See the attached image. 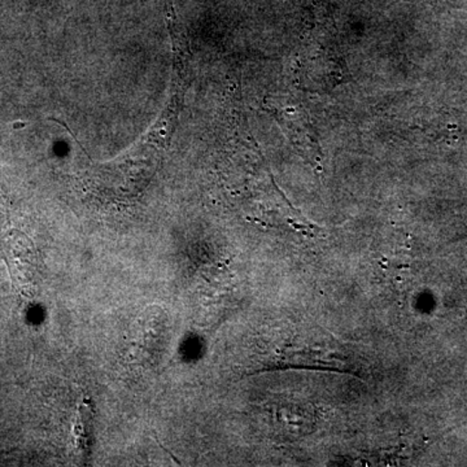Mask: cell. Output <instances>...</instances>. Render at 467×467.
I'll return each instance as SVG.
<instances>
[{"instance_id": "7a4b0ae2", "label": "cell", "mask_w": 467, "mask_h": 467, "mask_svg": "<svg viewBox=\"0 0 467 467\" xmlns=\"http://www.w3.org/2000/svg\"><path fill=\"white\" fill-rule=\"evenodd\" d=\"M0 250L18 294L32 299L39 284L41 265L33 242L20 230H0Z\"/></svg>"}, {"instance_id": "3957f363", "label": "cell", "mask_w": 467, "mask_h": 467, "mask_svg": "<svg viewBox=\"0 0 467 467\" xmlns=\"http://www.w3.org/2000/svg\"><path fill=\"white\" fill-rule=\"evenodd\" d=\"M92 439H94V411L90 402L84 401L79 404L75 427H73L75 450L81 461H88L90 456Z\"/></svg>"}, {"instance_id": "6da1fadb", "label": "cell", "mask_w": 467, "mask_h": 467, "mask_svg": "<svg viewBox=\"0 0 467 467\" xmlns=\"http://www.w3.org/2000/svg\"><path fill=\"white\" fill-rule=\"evenodd\" d=\"M187 86V64L174 63L173 84L167 109L162 110L156 124L133 149L122 158L104 167V171L119 173L125 180L146 178L155 171L160 159L168 150L177 126L178 116L182 109L184 92Z\"/></svg>"}]
</instances>
